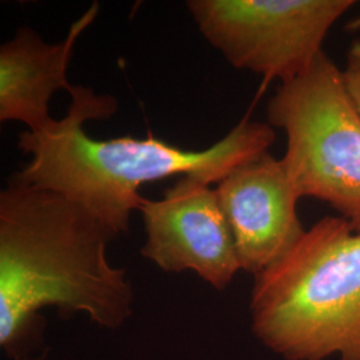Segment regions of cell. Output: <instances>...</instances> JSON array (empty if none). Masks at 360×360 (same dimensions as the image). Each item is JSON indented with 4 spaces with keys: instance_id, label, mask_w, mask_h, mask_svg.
Segmentation results:
<instances>
[{
    "instance_id": "cell-4",
    "label": "cell",
    "mask_w": 360,
    "mask_h": 360,
    "mask_svg": "<svg viewBox=\"0 0 360 360\" xmlns=\"http://www.w3.org/2000/svg\"><path fill=\"white\" fill-rule=\"evenodd\" d=\"M284 129V168L302 198L330 205L360 232V117L342 70L322 52L309 70L281 83L267 107Z\"/></svg>"
},
{
    "instance_id": "cell-9",
    "label": "cell",
    "mask_w": 360,
    "mask_h": 360,
    "mask_svg": "<svg viewBox=\"0 0 360 360\" xmlns=\"http://www.w3.org/2000/svg\"><path fill=\"white\" fill-rule=\"evenodd\" d=\"M342 77L351 104L360 117V39L354 40L348 47Z\"/></svg>"
},
{
    "instance_id": "cell-10",
    "label": "cell",
    "mask_w": 360,
    "mask_h": 360,
    "mask_svg": "<svg viewBox=\"0 0 360 360\" xmlns=\"http://www.w3.org/2000/svg\"><path fill=\"white\" fill-rule=\"evenodd\" d=\"M347 31L349 32H356V31H359L360 30V15L359 16H356V18H354L352 20H349L346 27H345Z\"/></svg>"
},
{
    "instance_id": "cell-1",
    "label": "cell",
    "mask_w": 360,
    "mask_h": 360,
    "mask_svg": "<svg viewBox=\"0 0 360 360\" xmlns=\"http://www.w3.org/2000/svg\"><path fill=\"white\" fill-rule=\"evenodd\" d=\"M114 238L90 211L60 193L8 181L0 193V345L15 360L38 346V312H84L114 330L132 314L126 272L110 264Z\"/></svg>"
},
{
    "instance_id": "cell-2",
    "label": "cell",
    "mask_w": 360,
    "mask_h": 360,
    "mask_svg": "<svg viewBox=\"0 0 360 360\" xmlns=\"http://www.w3.org/2000/svg\"><path fill=\"white\" fill-rule=\"evenodd\" d=\"M67 115L40 132L25 131L18 147L31 155L8 181L60 193L84 207L116 236L129 231L132 210H139L144 183L193 176L219 183L235 168L269 151L276 135L269 123L242 120L218 143L202 151L181 150L150 134L146 139L90 138L87 120L114 115L117 101L75 86Z\"/></svg>"
},
{
    "instance_id": "cell-5",
    "label": "cell",
    "mask_w": 360,
    "mask_h": 360,
    "mask_svg": "<svg viewBox=\"0 0 360 360\" xmlns=\"http://www.w3.org/2000/svg\"><path fill=\"white\" fill-rule=\"evenodd\" d=\"M354 0H188L199 31L226 60L281 83L304 74Z\"/></svg>"
},
{
    "instance_id": "cell-6",
    "label": "cell",
    "mask_w": 360,
    "mask_h": 360,
    "mask_svg": "<svg viewBox=\"0 0 360 360\" xmlns=\"http://www.w3.org/2000/svg\"><path fill=\"white\" fill-rule=\"evenodd\" d=\"M146 243L142 255L167 272L193 271L217 290L242 270L230 226L215 188L193 176H180L163 199H144Z\"/></svg>"
},
{
    "instance_id": "cell-7",
    "label": "cell",
    "mask_w": 360,
    "mask_h": 360,
    "mask_svg": "<svg viewBox=\"0 0 360 360\" xmlns=\"http://www.w3.org/2000/svg\"><path fill=\"white\" fill-rule=\"evenodd\" d=\"M242 270L257 276L304 233L297 215L300 196L282 159L267 151L235 168L215 188Z\"/></svg>"
},
{
    "instance_id": "cell-3",
    "label": "cell",
    "mask_w": 360,
    "mask_h": 360,
    "mask_svg": "<svg viewBox=\"0 0 360 360\" xmlns=\"http://www.w3.org/2000/svg\"><path fill=\"white\" fill-rule=\"evenodd\" d=\"M252 330L288 360H360V232L342 217L306 230L255 276Z\"/></svg>"
},
{
    "instance_id": "cell-8",
    "label": "cell",
    "mask_w": 360,
    "mask_h": 360,
    "mask_svg": "<svg viewBox=\"0 0 360 360\" xmlns=\"http://www.w3.org/2000/svg\"><path fill=\"white\" fill-rule=\"evenodd\" d=\"M99 13L94 3L62 41L49 44L31 27H22L11 40L0 47V122H20L28 131L49 129L52 95L59 90H75L67 70L77 39Z\"/></svg>"
}]
</instances>
